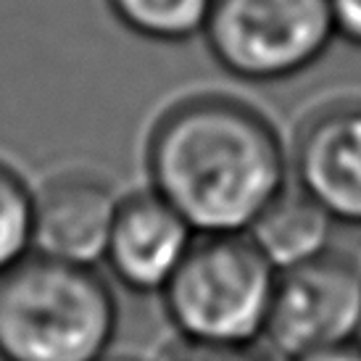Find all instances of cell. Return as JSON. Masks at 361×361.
<instances>
[{
    "instance_id": "obj_1",
    "label": "cell",
    "mask_w": 361,
    "mask_h": 361,
    "mask_svg": "<svg viewBox=\"0 0 361 361\" xmlns=\"http://www.w3.org/2000/svg\"><path fill=\"white\" fill-rule=\"evenodd\" d=\"M145 171L198 235H245L288 188L290 153L264 111L227 92H195L153 121Z\"/></svg>"
},
{
    "instance_id": "obj_2",
    "label": "cell",
    "mask_w": 361,
    "mask_h": 361,
    "mask_svg": "<svg viewBox=\"0 0 361 361\" xmlns=\"http://www.w3.org/2000/svg\"><path fill=\"white\" fill-rule=\"evenodd\" d=\"M119 306L90 264L32 251L0 274V361H103Z\"/></svg>"
},
{
    "instance_id": "obj_3",
    "label": "cell",
    "mask_w": 361,
    "mask_h": 361,
    "mask_svg": "<svg viewBox=\"0 0 361 361\" xmlns=\"http://www.w3.org/2000/svg\"><path fill=\"white\" fill-rule=\"evenodd\" d=\"M277 277L248 235H198L161 295L185 341L251 345L267 332Z\"/></svg>"
},
{
    "instance_id": "obj_4",
    "label": "cell",
    "mask_w": 361,
    "mask_h": 361,
    "mask_svg": "<svg viewBox=\"0 0 361 361\" xmlns=\"http://www.w3.org/2000/svg\"><path fill=\"white\" fill-rule=\"evenodd\" d=\"M203 40L238 80H290L311 69L335 40L330 0H214Z\"/></svg>"
},
{
    "instance_id": "obj_5",
    "label": "cell",
    "mask_w": 361,
    "mask_h": 361,
    "mask_svg": "<svg viewBox=\"0 0 361 361\" xmlns=\"http://www.w3.org/2000/svg\"><path fill=\"white\" fill-rule=\"evenodd\" d=\"M361 330V264L327 251L282 269L271 298L267 332L285 356L356 341Z\"/></svg>"
},
{
    "instance_id": "obj_6",
    "label": "cell",
    "mask_w": 361,
    "mask_h": 361,
    "mask_svg": "<svg viewBox=\"0 0 361 361\" xmlns=\"http://www.w3.org/2000/svg\"><path fill=\"white\" fill-rule=\"evenodd\" d=\"M290 174L335 224L361 227V98L324 103L298 124Z\"/></svg>"
},
{
    "instance_id": "obj_7",
    "label": "cell",
    "mask_w": 361,
    "mask_h": 361,
    "mask_svg": "<svg viewBox=\"0 0 361 361\" xmlns=\"http://www.w3.org/2000/svg\"><path fill=\"white\" fill-rule=\"evenodd\" d=\"M198 232L159 192L145 188L119 201L103 261L135 293H161L190 253Z\"/></svg>"
},
{
    "instance_id": "obj_8",
    "label": "cell",
    "mask_w": 361,
    "mask_h": 361,
    "mask_svg": "<svg viewBox=\"0 0 361 361\" xmlns=\"http://www.w3.org/2000/svg\"><path fill=\"white\" fill-rule=\"evenodd\" d=\"M119 201L95 171H59L35 190V251L92 267L106 253Z\"/></svg>"
},
{
    "instance_id": "obj_9",
    "label": "cell",
    "mask_w": 361,
    "mask_h": 361,
    "mask_svg": "<svg viewBox=\"0 0 361 361\" xmlns=\"http://www.w3.org/2000/svg\"><path fill=\"white\" fill-rule=\"evenodd\" d=\"M332 224L335 219L306 192L285 188L245 235L282 271L330 251Z\"/></svg>"
},
{
    "instance_id": "obj_10",
    "label": "cell",
    "mask_w": 361,
    "mask_h": 361,
    "mask_svg": "<svg viewBox=\"0 0 361 361\" xmlns=\"http://www.w3.org/2000/svg\"><path fill=\"white\" fill-rule=\"evenodd\" d=\"M214 0H106L121 27L156 42H185L203 35Z\"/></svg>"
},
{
    "instance_id": "obj_11",
    "label": "cell",
    "mask_w": 361,
    "mask_h": 361,
    "mask_svg": "<svg viewBox=\"0 0 361 361\" xmlns=\"http://www.w3.org/2000/svg\"><path fill=\"white\" fill-rule=\"evenodd\" d=\"M35 251V190L0 161V274Z\"/></svg>"
},
{
    "instance_id": "obj_12",
    "label": "cell",
    "mask_w": 361,
    "mask_h": 361,
    "mask_svg": "<svg viewBox=\"0 0 361 361\" xmlns=\"http://www.w3.org/2000/svg\"><path fill=\"white\" fill-rule=\"evenodd\" d=\"M166 361H267L251 351V345H216V343L182 341L174 345Z\"/></svg>"
},
{
    "instance_id": "obj_13",
    "label": "cell",
    "mask_w": 361,
    "mask_h": 361,
    "mask_svg": "<svg viewBox=\"0 0 361 361\" xmlns=\"http://www.w3.org/2000/svg\"><path fill=\"white\" fill-rule=\"evenodd\" d=\"M330 19L338 40L361 48V0H330Z\"/></svg>"
},
{
    "instance_id": "obj_14",
    "label": "cell",
    "mask_w": 361,
    "mask_h": 361,
    "mask_svg": "<svg viewBox=\"0 0 361 361\" xmlns=\"http://www.w3.org/2000/svg\"><path fill=\"white\" fill-rule=\"evenodd\" d=\"M293 361H361V343L345 341L335 345H322V348L295 356Z\"/></svg>"
},
{
    "instance_id": "obj_15",
    "label": "cell",
    "mask_w": 361,
    "mask_h": 361,
    "mask_svg": "<svg viewBox=\"0 0 361 361\" xmlns=\"http://www.w3.org/2000/svg\"><path fill=\"white\" fill-rule=\"evenodd\" d=\"M124 361H135V359H124Z\"/></svg>"
}]
</instances>
